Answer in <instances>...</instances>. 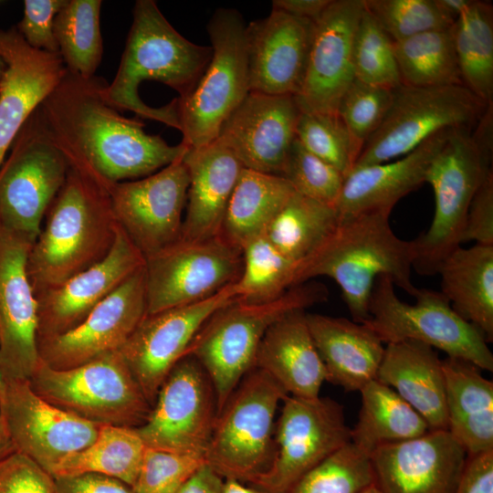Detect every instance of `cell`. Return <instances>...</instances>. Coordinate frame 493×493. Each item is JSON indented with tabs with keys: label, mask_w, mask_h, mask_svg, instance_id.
<instances>
[{
	"label": "cell",
	"mask_w": 493,
	"mask_h": 493,
	"mask_svg": "<svg viewBox=\"0 0 493 493\" xmlns=\"http://www.w3.org/2000/svg\"><path fill=\"white\" fill-rule=\"evenodd\" d=\"M107 83L66 70L37 112L69 167L108 192L116 183L148 176L183 159L189 147L170 145L145 132L142 121L121 114L104 99Z\"/></svg>",
	"instance_id": "6da1fadb"
},
{
	"label": "cell",
	"mask_w": 493,
	"mask_h": 493,
	"mask_svg": "<svg viewBox=\"0 0 493 493\" xmlns=\"http://www.w3.org/2000/svg\"><path fill=\"white\" fill-rule=\"evenodd\" d=\"M391 212L377 210L339 218L332 232L307 257L296 265L293 287L317 277L333 279L352 320L369 318L373 284L381 276L414 296L412 281L414 241L403 240L393 231Z\"/></svg>",
	"instance_id": "7a4b0ae2"
},
{
	"label": "cell",
	"mask_w": 493,
	"mask_h": 493,
	"mask_svg": "<svg viewBox=\"0 0 493 493\" xmlns=\"http://www.w3.org/2000/svg\"><path fill=\"white\" fill-rule=\"evenodd\" d=\"M132 23L114 79L103 89L106 101L118 110L180 130L176 99L160 108L151 107L139 95L143 80H156L187 96L206 69L211 46L183 37L164 17L153 0H138Z\"/></svg>",
	"instance_id": "3957f363"
},
{
	"label": "cell",
	"mask_w": 493,
	"mask_h": 493,
	"mask_svg": "<svg viewBox=\"0 0 493 493\" xmlns=\"http://www.w3.org/2000/svg\"><path fill=\"white\" fill-rule=\"evenodd\" d=\"M45 217L26 262L35 296L102 260L118 226L108 192L70 167Z\"/></svg>",
	"instance_id": "277c9868"
},
{
	"label": "cell",
	"mask_w": 493,
	"mask_h": 493,
	"mask_svg": "<svg viewBox=\"0 0 493 493\" xmlns=\"http://www.w3.org/2000/svg\"><path fill=\"white\" fill-rule=\"evenodd\" d=\"M493 105L473 129L450 131L433 159L425 183L435 194V214L426 230L414 239L413 268L422 276L437 274L443 260L462 244L470 203L492 172Z\"/></svg>",
	"instance_id": "5b68a950"
},
{
	"label": "cell",
	"mask_w": 493,
	"mask_h": 493,
	"mask_svg": "<svg viewBox=\"0 0 493 493\" xmlns=\"http://www.w3.org/2000/svg\"><path fill=\"white\" fill-rule=\"evenodd\" d=\"M328 296L323 284L308 281L267 302L235 299L206 320L186 354L196 358L208 374L215 392L217 414L243 377L254 368L267 329L284 315L306 310L327 300Z\"/></svg>",
	"instance_id": "8992f818"
},
{
	"label": "cell",
	"mask_w": 493,
	"mask_h": 493,
	"mask_svg": "<svg viewBox=\"0 0 493 493\" xmlns=\"http://www.w3.org/2000/svg\"><path fill=\"white\" fill-rule=\"evenodd\" d=\"M288 395L263 370L254 367L218 412L205 454L224 479L252 484L270 467L275 452V416Z\"/></svg>",
	"instance_id": "52a82bcc"
},
{
	"label": "cell",
	"mask_w": 493,
	"mask_h": 493,
	"mask_svg": "<svg viewBox=\"0 0 493 493\" xmlns=\"http://www.w3.org/2000/svg\"><path fill=\"white\" fill-rule=\"evenodd\" d=\"M414 303L401 300L387 276L376 278L369 300V318L362 323L383 343L414 341L438 349L447 357L493 371V354L483 335L458 315L440 292L418 288Z\"/></svg>",
	"instance_id": "ba28073f"
},
{
	"label": "cell",
	"mask_w": 493,
	"mask_h": 493,
	"mask_svg": "<svg viewBox=\"0 0 493 493\" xmlns=\"http://www.w3.org/2000/svg\"><path fill=\"white\" fill-rule=\"evenodd\" d=\"M28 382L43 400L100 425L137 428L152 409L119 351L68 370L40 361Z\"/></svg>",
	"instance_id": "9c48e42d"
},
{
	"label": "cell",
	"mask_w": 493,
	"mask_h": 493,
	"mask_svg": "<svg viewBox=\"0 0 493 493\" xmlns=\"http://www.w3.org/2000/svg\"><path fill=\"white\" fill-rule=\"evenodd\" d=\"M245 28L242 15L232 8L216 9L207 23L211 60L194 89L176 98L182 142L189 148L215 141L250 91Z\"/></svg>",
	"instance_id": "30bf717a"
},
{
	"label": "cell",
	"mask_w": 493,
	"mask_h": 493,
	"mask_svg": "<svg viewBox=\"0 0 493 493\" xmlns=\"http://www.w3.org/2000/svg\"><path fill=\"white\" fill-rule=\"evenodd\" d=\"M488 106L462 84L401 85L393 90L385 118L365 142L353 168L400 158L444 130L473 129Z\"/></svg>",
	"instance_id": "8fae6325"
},
{
	"label": "cell",
	"mask_w": 493,
	"mask_h": 493,
	"mask_svg": "<svg viewBox=\"0 0 493 493\" xmlns=\"http://www.w3.org/2000/svg\"><path fill=\"white\" fill-rule=\"evenodd\" d=\"M0 167V225L35 241L69 165L44 131L37 110Z\"/></svg>",
	"instance_id": "7c38bea8"
},
{
	"label": "cell",
	"mask_w": 493,
	"mask_h": 493,
	"mask_svg": "<svg viewBox=\"0 0 493 493\" xmlns=\"http://www.w3.org/2000/svg\"><path fill=\"white\" fill-rule=\"evenodd\" d=\"M275 425V452L250 484L260 493H287L303 475L351 441L343 407L329 397L287 395Z\"/></svg>",
	"instance_id": "4fadbf2b"
},
{
	"label": "cell",
	"mask_w": 493,
	"mask_h": 493,
	"mask_svg": "<svg viewBox=\"0 0 493 493\" xmlns=\"http://www.w3.org/2000/svg\"><path fill=\"white\" fill-rule=\"evenodd\" d=\"M242 250L221 236L179 239L145 258L147 314L206 299L236 283Z\"/></svg>",
	"instance_id": "5bb4252c"
},
{
	"label": "cell",
	"mask_w": 493,
	"mask_h": 493,
	"mask_svg": "<svg viewBox=\"0 0 493 493\" xmlns=\"http://www.w3.org/2000/svg\"><path fill=\"white\" fill-rule=\"evenodd\" d=\"M216 415L213 383L196 358L186 354L167 375L148 418L136 430L147 447L205 455Z\"/></svg>",
	"instance_id": "9a60e30c"
},
{
	"label": "cell",
	"mask_w": 493,
	"mask_h": 493,
	"mask_svg": "<svg viewBox=\"0 0 493 493\" xmlns=\"http://www.w3.org/2000/svg\"><path fill=\"white\" fill-rule=\"evenodd\" d=\"M189 174L183 159L108 189L119 226L144 258L181 238Z\"/></svg>",
	"instance_id": "2e32d148"
},
{
	"label": "cell",
	"mask_w": 493,
	"mask_h": 493,
	"mask_svg": "<svg viewBox=\"0 0 493 493\" xmlns=\"http://www.w3.org/2000/svg\"><path fill=\"white\" fill-rule=\"evenodd\" d=\"M235 283L190 305L146 314L120 352L152 406L161 385L219 309L235 300Z\"/></svg>",
	"instance_id": "e0dca14e"
},
{
	"label": "cell",
	"mask_w": 493,
	"mask_h": 493,
	"mask_svg": "<svg viewBox=\"0 0 493 493\" xmlns=\"http://www.w3.org/2000/svg\"><path fill=\"white\" fill-rule=\"evenodd\" d=\"M1 404L15 451L51 474L68 456L90 445L100 425L65 412L39 397L28 380H3Z\"/></svg>",
	"instance_id": "ac0fdd59"
},
{
	"label": "cell",
	"mask_w": 493,
	"mask_h": 493,
	"mask_svg": "<svg viewBox=\"0 0 493 493\" xmlns=\"http://www.w3.org/2000/svg\"><path fill=\"white\" fill-rule=\"evenodd\" d=\"M147 314L144 265L74 329L37 343L40 361L68 370L118 351Z\"/></svg>",
	"instance_id": "d6986e66"
},
{
	"label": "cell",
	"mask_w": 493,
	"mask_h": 493,
	"mask_svg": "<svg viewBox=\"0 0 493 493\" xmlns=\"http://www.w3.org/2000/svg\"><path fill=\"white\" fill-rule=\"evenodd\" d=\"M34 242L0 225V378L29 380L40 363L37 300L26 262Z\"/></svg>",
	"instance_id": "ffe728a7"
},
{
	"label": "cell",
	"mask_w": 493,
	"mask_h": 493,
	"mask_svg": "<svg viewBox=\"0 0 493 493\" xmlns=\"http://www.w3.org/2000/svg\"><path fill=\"white\" fill-rule=\"evenodd\" d=\"M468 455L448 430L378 446L370 454L383 493H455Z\"/></svg>",
	"instance_id": "44dd1931"
},
{
	"label": "cell",
	"mask_w": 493,
	"mask_h": 493,
	"mask_svg": "<svg viewBox=\"0 0 493 493\" xmlns=\"http://www.w3.org/2000/svg\"><path fill=\"white\" fill-rule=\"evenodd\" d=\"M362 0H331L314 21L303 82L296 100L303 112L337 113L354 80L352 48Z\"/></svg>",
	"instance_id": "7402d4cb"
},
{
	"label": "cell",
	"mask_w": 493,
	"mask_h": 493,
	"mask_svg": "<svg viewBox=\"0 0 493 493\" xmlns=\"http://www.w3.org/2000/svg\"><path fill=\"white\" fill-rule=\"evenodd\" d=\"M301 110L293 95L249 91L217 139L248 170L282 177Z\"/></svg>",
	"instance_id": "603a6c76"
},
{
	"label": "cell",
	"mask_w": 493,
	"mask_h": 493,
	"mask_svg": "<svg viewBox=\"0 0 493 493\" xmlns=\"http://www.w3.org/2000/svg\"><path fill=\"white\" fill-rule=\"evenodd\" d=\"M145 263L119 226L107 256L60 287L37 296V343L81 323L90 311Z\"/></svg>",
	"instance_id": "cb8c5ba5"
},
{
	"label": "cell",
	"mask_w": 493,
	"mask_h": 493,
	"mask_svg": "<svg viewBox=\"0 0 493 493\" xmlns=\"http://www.w3.org/2000/svg\"><path fill=\"white\" fill-rule=\"evenodd\" d=\"M314 21L272 9L246 25L249 89L296 96L302 85Z\"/></svg>",
	"instance_id": "d4e9b609"
},
{
	"label": "cell",
	"mask_w": 493,
	"mask_h": 493,
	"mask_svg": "<svg viewBox=\"0 0 493 493\" xmlns=\"http://www.w3.org/2000/svg\"><path fill=\"white\" fill-rule=\"evenodd\" d=\"M0 167L6 152L32 113L66 73L59 53L31 47L16 26L0 28Z\"/></svg>",
	"instance_id": "484cf974"
},
{
	"label": "cell",
	"mask_w": 493,
	"mask_h": 493,
	"mask_svg": "<svg viewBox=\"0 0 493 493\" xmlns=\"http://www.w3.org/2000/svg\"><path fill=\"white\" fill-rule=\"evenodd\" d=\"M451 130L433 135L400 158L353 168L345 176L335 207L339 218L377 210L391 212L402 197L425 183L428 168Z\"/></svg>",
	"instance_id": "4316f807"
},
{
	"label": "cell",
	"mask_w": 493,
	"mask_h": 493,
	"mask_svg": "<svg viewBox=\"0 0 493 493\" xmlns=\"http://www.w3.org/2000/svg\"><path fill=\"white\" fill-rule=\"evenodd\" d=\"M183 162L189 174L181 239L204 240L220 236L226 211L244 169L218 139L189 148Z\"/></svg>",
	"instance_id": "83f0119b"
},
{
	"label": "cell",
	"mask_w": 493,
	"mask_h": 493,
	"mask_svg": "<svg viewBox=\"0 0 493 493\" xmlns=\"http://www.w3.org/2000/svg\"><path fill=\"white\" fill-rule=\"evenodd\" d=\"M254 367L266 372L290 396H320L327 372L311 337L305 310L289 312L267 329Z\"/></svg>",
	"instance_id": "f1b7e54d"
},
{
	"label": "cell",
	"mask_w": 493,
	"mask_h": 493,
	"mask_svg": "<svg viewBox=\"0 0 493 493\" xmlns=\"http://www.w3.org/2000/svg\"><path fill=\"white\" fill-rule=\"evenodd\" d=\"M307 323L327 372V381L359 391L376 379L385 347L363 323L306 312Z\"/></svg>",
	"instance_id": "f546056e"
},
{
	"label": "cell",
	"mask_w": 493,
	"mask_h": 493,
	"mask_svg": "<svg viewBox=\"0 0 493 493\" xmlns=\"http://www.w3.org/2000/svg\"><path fill=\"white\" fill-rule=\"evenodd\" d=\"M376 380L394 390L430 430H447L445 375L434 348L414 341L387 344Z\"/></svg>",
	"instance_id": "4dcf8cb0"
},
{
	"label": "cell",
	"mask_w": 493,
	"mask_h": 493,
	"mask_svg": "<svg viewBox=\"0 0 493 493\" xmlns=\"http://www.w3.org/2000/svg\"><path fill=\"white\" fill-rule=\"evenodd\" d=\"M447 430L468 456L493 450V383L475 364L457 358L442 360Z\"/></svg>",
	"instance_id": "1f68e13d"
},
{
	"label": "cell",
	"mask_w": 493,
	"mask_h": 493,
	"mask_svg": "<svg viewBox=\"0 0 493 493\" xmlns=\"http://www.w3.org/2000/svg\"><path fill=\"white\" fill-rule=\"evenodd\" d=\"M441 293L453 309L493 341V246H461L439 266Z\"/></svg>",
	"instance_id": "d6a6232c"
},
{
	"label": "cell",
	"mask_w": 493,
	"mask_h": 493,
	"mask_svg": "<svg viewBox=\"0 0 493 493\" xmlns=\"http://www.w3.org/2000/svg\"><path fill=\"white\" fill-rule=\"evenodd\" d=\"M294 193L281 176L244 168L230 197L220 236L242 250L247 243L265 235Z\"/></svg>",
	"instance_id": "836d02e7"
},
{
	"label": "cell",
	"mask_w": 493,
	"mask_h": 493,
	"mask_svg": "<svg viewBox=\"0 0 493 493\" xmlns=\"http://www.w3.org/2000/svg\"><path fill=\"white\" fill-rule=\"evenodd\" d=\"M362 405L351 441L364 453L428 432L425 419L394 390L372 380L360 390Z\"/></svg>",
	"instance_id": "e575fe53"
},
{
	"label": "cell",
	"mask_w": 493,
	"mask_h": 493,
	"mask_svg": "<svg viewBox=\"0 0 493 493\" xmlns=\"http://www.w3.org/2000/svg\"><path fill=\"white\" fill-rule=\"evenodd\" d=\"M146 446L136 428L100 425L95 440L60 461L52 470L54 477L100 474L133 486Z\"/></svg>",
	"instance_id": "d590c367"
},
{
	"label": "cell",
	"mask_w": 493,
	"mask_h": 493,
	"mask_svg": "<svg viewBox=\"0 0 493 493\" xmlns=\"http://www.w3.org/2000/svg\"><path fill=\"white\" fill-rule=\"evenodd\" d=\"M463 85L493 105V6L473 0L451 26Z\"/></svg>",
	"instance_id": "8d00e7d4"
},
{
	"label": "cell",
	"mask_w": 493,
	"mask_h": 493,
	"mask_svg": "<svg viewBox=\"0 0 493 493\" xmlns=\"http://www.w3.org/2000/svg\"><path fill=\"white\" fill-rule=\"evenodd\" d=\"M339 222L335 207L294 193L268 226L265 236L298 263L312 253Z\"/></svg>",
	"instance_id": "74e56055"
},
{
	"label": "cell",
	"mask_w": 493,
	"mask_h": 493,
	"mask_svg": "<svg viewBox=\"0 0 493 493\" xmlns=\"http://www.w3.org/2000/svg\"><path fill=\"white\" fill-rule=\"evenodd\" d=\"M393 48L402 85H463L451 27L393 42Z\"/></svg>",
	"instance_id": "f35d334b"
},
{
	"label": "cell",
	"mask_w": 493,
	"mask_h": 493,
	"mask_svg": "<svg viewBox=\"0 0 493 493\" xmlns=\"http://www.w3.org/2000/svg\"><path fill=\"white\" fill-rule=\"evenodd\" d=\"M100 0H67L56 15L54 36L67 70L82 77L95 75L103 44Z\"/></svg>",
	"instance_id": "ab89813d"
},
{
	"label": "cell",
	"mask_w": 493,
	"mask_h": 493,
	"mask_svg": "<svg viewBox=\"0 0 493 493\" xmlns=\"http://www.w3.org/2000/svg\"><path fill=\"white\" fill-rule=\"evenodd\" d=\"M241 273L235 283L236 300L267 302L293 287L297 263L279 252L265 235L243 247Z\"/></svg>",
	"instance_id": "60d3db41"
},
{
	"label": "cell",
	"mask_w": 493,
	"mask_h": 493,
	"mask_svg": "<svg viewBox=\"0 0 493 493\" xmlns=\"http://www.w3.org/2000/svg\"><path fill=\"white\" fill-rule=\"evenodd\" d=\"M372 482L370 456L350 441L303 475L287 493H360Z\"/></svg>",
	"instance_id": "b9f144b4"
},
{
	"label": "cell",
	"mask_w": 493,
	"mask_h": 493,
	"mask_svg": "<svg viewBox=\"0 0 493 493\" xmlns=\"http://www.w3.org/2000/svg\"><path fill=\"white\" fill-rule=\"evenodd\" d=\"M352 63L360 81L393 89L402 85L393 42L364 5L354 37Z\"/></svg>",
	"instance_id": "7bdbcfd3"
},
{
	"label": "cell",
	"mask_w": 493,
	"mask_h": 493,
	"mask_svg": "<svg viewBox=\"0 0 493 493\" xmlns=\"http://www.w3.org/2000/svg\"><path fill=\"white\" fill-rule=\"evenodd\" d=\"M365 9L393 42L450 28L455 19L436 0H362Z\"/></svg>",
	"instance_id": "ee69618b"
},
{
	"label": "cell",
	"mask_w": 493,
	"mask_h": 493,
	"mask_svg": "<svg viewBox=\"0 0 493 493\" xmlns=\"http://www.w3.org/2000/svg\"><path fill=\"white\" fill-rule=\"evenodd\" d=\"M296 139L307 151L334 166L344 176L358 159L351 136L337 113L301 111Z\"/></svg>",
	"instance_id": "f6af8a7d"
},
{
	"label": "cell",
	"mask_w": 493,
	"mask_h": 493,
	"mask_svg": "<svg viewBox=\"0 0 493 493\" xmlns=\"http://www.w3.org/2000/svg\"><path fill=\"white\" fill-rule=\"evenodd\" d=\"M393 90L354 79L342 96L337 114L351 136L358 157L365 142L385 118Z\"/></svg>",
	"instance_id": "bcb514c9"
},
{
	"label": "cell",
	"mask_w": 493,
	"mask_h": 493,
	"mask_svg": "<svg viewBox=\"0 0 493 493\" xmlns=\"http://www.w3.org/2000/svg\"><path fill=\"white\" fill-rule=\"evenodd\" d=\"M282 177L296 193L333 207L345 179L341 172L307 151L297 139L289 151Z\"/></svg>",
	"instance_id": "7dc6e473"
},
{
	"label": "cell",
	"mask_w": 493,
	"mask_h": 493,
	"mask_svg": "<svg viewBox=\"0 0 493 493\" xmlns=\"http://www.w3.org/2000/svg\"><path fill=\"white\" fill-rule=\"evenodd\" d=\"M202 454H188L145 448L132 486L136 493H177L205 464Z\"/></svg>",
	"instance_id": "c3c4849f"
},
{
	"label": "cell",
	"mask_w": 493,
	"mask_h": 493,
	"mask_svg": "<svg viewBox=\"0 0 493 493\" xmlns=\"http://www.w3.org/2000/svg\"><path fill=\"white\" fill-rule=\"evenodd\" d=\"M0 493H58L54 477L14 451L0 459Z\"/></svg>",
	"instance_id": "681fc988"
},
{
	"label": "cell",
	"mask_w": 493,
	"mask_h": 493,
	"mask_svg": "<svg viewBox=\"0 0 493 493\" xmlns=\"http://www.w3.org/2000/svg\"><path fill=\"white\" fill-rule=\"evenodd\" d=\"M66 2L67 0L24 1L23 17L16 27L31 47L58 53L54 36V20Z\"/></svg>",
	"instance_id": "f907efd6"
},
{
	"label": "cell",
	"mask_w": 493,
	"mask_h": 493,
	"mask_svg": "<svg viewBox=\"0 0 493 493\" xmlns=\"http://www.w3.org/2000/svg\"><path fill=\"white\" fill-rule=\"evenodd\" d=\"M493 246V172L476 192L466 218L462 243Z\"/></svg>",
	"instance_id": "816d5d0a"
},
{
	"label": "cell",
	"mask_w": 493,
	"mask_h": 493,
	"mask_svg": "<svg viewBox=\"0 0 493 493\" xmlns=\"http://www.w3.org/2000/svg\"><path fill=\"white\" fill-rule=\"evenodd\" d=\"M54 478L58 493H136L129 484L100 474L88 473Z\"/></svg>",
	"instance_id": "f5cc1de1"
},
{
	"label": "cell",
	"mask_w": 493,
	"mask_h": 493,
	"mask_svg": "<svg viewBox=\"0 0 493 493\" xmlns=\"http://www.w3.org/2000/svg\"><path fill=\"white\" fill-rule=\"evenodd\" d=\"M455 493H493V450L468 456Z\"/></svg>",
	"instance_id": "db71d44e"
},
{
	"label": "cell",
	"mask_w": 493,
	"mask_h": 493,
	"mask_svg": "<svg viewBox=\"0 0 493 493\" xmlns=\"http://www.w3.org/2000/svg\"><path fill=\"white\" fill-rule=\"evenodd\" d=\"M330 2L331 0H273L272 9L315 21L325 11Z\"/></svg>",
	"instance_id": "11a10c76"
},
{
	"label": "cell",
	"mask_w": 493,
	"mask_h": 493,
	"mask_svg": "<svg viewBox=\"0 0 493 493\" xmlns=\"http://www.w3.org/2000/svg\"><path fill=\"white\" fill-rule=\"evenodd\" d=\"M223 481L224 478L205 463L177 493H220Z\"/></svg>",
	"instance_id": "9f6ffc18"
},
{
	"label": "cell",
	"mask_w": 493,
	"mask_h": 493,
	"mask_svg": "<svg viewBox=\"0 0 493 493\" xmlns=\"http://www.w3.org/2000/svg\"><path fill=\"white\" fill-rule=\"evenodd\" d=\"M441 8L455 20L472 4L473 0H436Z\"/></svg>",
	"instance_id": "6f0895ef"
},
{
	"label": "cell",
	"mask_w": 493,
	"mask_h": 493,
	"mask_svg": "<svg viewBox=\"0 0 493 493\" xmlns=\"http://www.w3.org/2000/svg\"><path fill=\"white\" fill-rule=\"evenodd\" d=\"M14 451L15 450L7 434L0 397V459Z\"/></svg>",
	"instance_id": "680465c9"
},
{
	"label": "cell",
	"mask_w": 493,
	"mask_h": 493,
	"mask_svg": "<svg viewBox=\"0 0 493 493\" xmlns=\"http://www.w3.org/2000/svg\"><path fill=\"white\" fill-rule=\"evenodd\" d=\"M220 493H260L254 487H246L244 483L231 478L224 479Z\"/></svg>",
	"instance_id": "91938a15"
},
{
	"label": "cell",
	"mask_w": 493,
	"mask_h": 493,
	"mask_svg": "<svg viewBox=\"0 0 493 493\" xmlns=\"http://www.w3.org/2000/svg\"><path fill=\"white\" fill-rule=\"evenodd\" d=\"M360 493H383L380 488L372 482L363 488Z\"/></svg>",
	"instance_id": "94428289"
},
{
	"label": "cell",
	"mask_w": 493,
	"mask_h": 493,
	"mask_svg": "<svg viewBox=\"0 0 493 493\" xmlns=\"http://www.w3.org/2000/svg\"><path fill=\"white\" fill-rule=\"evenodd\" d=\"M5 62L3 61V59L0 58V79L2 78L4 72H5Z\"/></svg>",
	"instance_id": "6125c7cd"
},
{
	"label": "cell",
	"mask_w": 493,
	"mask_h": 493,
	"mask_svg": "<svg viewBox=\"0 0 493 493\" xmlns=\"http://www.w3.org/2000/svg\"><path fill=\"white\" fill-rule=\"evenodd\" d=\"M2 387V379L0 378V388Z\"/></svg>",
	"instance_id": "be15d7a7"
}]
</instances>
